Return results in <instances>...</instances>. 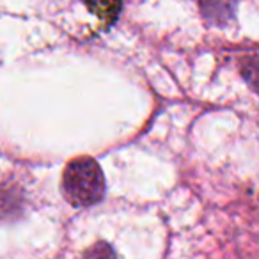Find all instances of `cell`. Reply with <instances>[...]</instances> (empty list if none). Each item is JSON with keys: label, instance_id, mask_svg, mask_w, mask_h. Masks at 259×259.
Here are the masks:
<instances>
[{"label": "cell", "instance_id": "1", "mask_svg": "<svg viewBox=\"0 0 259 259\" xmlns=\"http://www.w3.org/2000/svg\"><path fill=\"white\" fill-rule=\"evenodd\" d=\"M62 192L78 208L100 202L105 195V178L96 160L87 156L73 160L62 176Z\"/></svg>", "mask_w": 259, "mask_h": 259}, {"label": "cell", "instance_id": "2", "mask_svg": "<svg viewBox=\"0 0 259 259\" xmlns=\"http://www.w3.org/2000/svg\"><path fill=\"white\" fill-rule=\"evenodd\" d=\"M83 2L100 18H114L121 9V0H83Z\"/></svg>", "mask_w": 259, "mask_h": 259}, {"label": "cell", "instance_id": "3", "mask_svg": "<svg viewBox=\"0 0 259 259\" xmlns=\"http://www.w3.org/2000/svg\"><path fill=\"white\" fill-rule=\"evenodd\" d=\"M243 76L254 89L259 91V55L257 57H250L245 61L243 64Z\"/></svg>", "mask_w": 259, "mask_h": 259}]
</instances>
